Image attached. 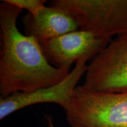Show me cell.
I'll use <instances>...</instances> for the list:
<instances>
[{
  "label": "cell",
  "mask_w": 127,
  "mask_h": 127,
  "mask_svg": "<svg viewBox=\"0 0 127 127\" xmlns=\"http://www.w3.org/2000/svg\"><path fill=\"white\" fill-rule=\"evenodd\" d=\"M26 35L32 36L39 43L79 30L70 14L55 7H44L35 15L27 12L22 19Z\"/></svg>",
  "instance_id": "52a82bcc"
},
{
  "label": "cell",
  "mask_w": 127,
  "mask_h": 127,
  "mask_svg": "<svg viewBox=\"0 0 127 127\" xmlns=\"http://www.w3.org/2000/svg\"><path fill=\"white\" fill-rule=\"evenodd\" d=\"M87 62L82 60L76 63L69 75L55 85L30 93L18 92L7 97H0V120L19 109L41 103H54L65 109L78 83L86 73Z\"/></svg>",
  "instance_id": "8992f818"
},
{
  "label": "cell",
  "mask_w": 127,
  "mask_h": 127,
  "mask_svg": "<svg viewBox=\"0 0 127 127\" xmlns=\"http://www.w3.org/2000/svg\"><path fill=\"white\" fill-rule=\"evenodd\" d=\"M46 119H47L48 125L49 127H55L54 125L53 120H52V118L50 117V116H47Z\"/></svg>",
  "instance_id": "9c48e42d"
},
{
  "label": "cell",
  "mask_w": 127,
  "mask_h": 127,
  "mask_svg": "<svg viewBox=\"0 0 127 127\" xmlns=\"http://www.w3.org/2000/svg\"><path fill=\"white\" fill-rule=\"evenodd\" d=\"M82 85L94 91L120 93L127 90V34L112 39L88 65Z\"/></svg>",
  "instance_id": "277c9868"
},
{
  "label": "cell",
  "mask_w": 127,
  "mask_h": 127,
  "mask_svg": "<svg viewBox=\"0 0 127 127\" xmlns=\"http://www.w3.org/2000/svg\"><path fill=\"white\" fill-rule=\"evenodd\" d=\"M64 111L71 127H127V90L109 93L78 85Z\"/></svg>",
  "instance_id": "7a4b0ae2"
},
{
  "label": "cell",
  "mask_w": 127,
  "mask_h": 127,
  "mask_svg": "<svg viewBox=\"0 0 127 127\" xmlns=\"http://www.w3.org/2000/svg\"><path fill=\"white\" fill-rule=\"evenodd\" d=\"M112 39L78 30L40 42L44 55L51 65L69 71L74 63L93 59Z\"/></svg>",
  "instance_id": "5b68a950"
},
{
  "label": "cell",
  "mask_w": 127,
  "mask_h": 127,
  "mask_svg": "<svg viewBox=\"0 0 127 127\" xmlns=\"http://www.w3.org/2000/svg\"><path fill=\"white\" fill-rule=\"evenodd\" d=\"M14 5L25 9L32 15H35L42 8L45 7L46 0H6Z\"/></svg>",
  "instance_id": "ba28073f"
},
{
  "label": "cell",
  "mask_w": 127,
  "mask_h": 127,
  "mask_svg": "<svg viewBox=\"0 0 127 127\" xmlns=\"http://www.w3.org/2000/svg\"><path fill=\"white\" fill-rule=\"evenodd\" d=\"M50 4L70 14L81 30L105 38L127 34V0H54Z\"/></svg>",
  "instance_id": "3957f363"
},
{
  "label": "cell",
  "mask_w": 127,
  "mask_h": 127,
  "mask_svg": "<svg viewBox=\"0 0 127 127\" xmlns=\"http://www.w3.org/2000/svg\"><path fill=\"white\" fill-rule=\"evenodd\" d=\"M23 11L6 0L0 3V94L2 98L55 85L70 72L51 65L39 41L20 32L17 21Z\"/></svg>",
  "instance_id": "6da1fadb"
}]
</instances>
